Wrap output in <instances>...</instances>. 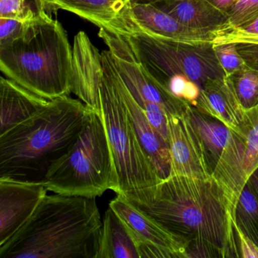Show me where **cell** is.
<instances>
[{
    "instance_id": "1",
    "label": "cell",
    "mask_w": 258,
    "mask_h": 258,
    "mask_svg": "<svg viewBox=\"0 0 258 258\" xmlns=\"http://www.w3.org/2000/svg\"><path fill=\"white\" fill-rule=\"evenodd\" d=\"M102 228L96 198L46 195L0 258H96Z\"/></svg>"
},
{
    "instance_id": "2",
    "label": "cell",
    "mask_w": 258,
    "mask_h": 258,
    "mask_svg": "<svg viewBox=\"0 0 258 258\" xmlns=\"http://www.w3.org/2000/svg\"><path fill=\"white\" fill-rule=\"evenodd\" d=\"M134 205L186 246L204 241L221 250L225 258L239 257L233 219L214 179L170 176L158 184L149 201Z\"/></svg>"
},
{
    "instance_id": "3",
    "label": "cell",
    "mask_w": 258,
    "mask_h": 258,
    "mask_svg": "<svg viewBox=\"0 0 258 258\" xmlns=\"http://www.w3.org/2000/svg\"><path fill=\"white\" fill-rule=\"evenodd\" d=\"M91 111L82 101L61 96L0 136V179L43 182L50 167L73 147Z\"/></svg>"
},
{
    "instance_id": "4",
    "label": "cell",
    "mask_w": 258,
    "mask_h": 258,
    "mask_svg": "<svg viewBox=\"0 0 258 258\" xmlns=\"http://www.w3.org/2000/svg\"><path fill=\"white\" fill-rule=\"evenodd\" d=\"M7 78L45 99L72 93V50L67 34L50 16L30 22L25 33L0 47Z\"/></svg>"
},
{
    "instance_id": "5",
    "label": "cell",
    "mask_w": 258,
    "mask_h": 258,
    "mask_svg": "<svg viewBox=\"0 0 258 258\" xmlns=\"http://www.w3.org/2000/svg\"><path fill=\"white\" fill-rule=\"evenodd\" d=\"M101 117L112 155L117 188L114 192L134 204L149 201L161 182L143 151L117 88L109 51L102 52Z\"/></svg>"
},
{
    "instance_id": "6",
    "label": "cell",
    "mask_w": 258,
    "mask_h": 258,
    "mask_svg": "<svg viewBox=\"0 0 258 258\" xmlns=\"http://www.w3.org/2000/svg\"><path fill=\"white\" fill-rule=\"evenodd\" d=\"M48 191L97 198L117 188L112 155L103 120L92 110L76 143L49 169L43 180Z\"/></svg>"
},
{
    "instance_id": "7",
    "label": "cell",
    "mask_w": 258,
    "mask_h": 258,
    "mask_svg": "<svg viewBox=\"0 0 258 258\" xmlns=\"http://www.w3.org/2000/svg\"><path fill=\"white\" fill-rule=\"evenodd\" d=\"M140 64L165 88L175 76H185L201 89L210 80L226 78L213 41H184L141 32L123 34Z\"/></svg>"
},
{
    "instance_id": "8",
    "label": "cell",
    "mask_w": 258,
    "mask_h": 258,
    "mask_svg": "<svg viewBox=\"0 0 258 258\" xmlns=\"http://www.w3.org/2000/svg\"><path fill=\"white\" fill-rule=\"evenodd\" d=\"M99 35L108 46L117 74L137 103L147 100L158 104L167 115L185 114L188 102L176 98L151 78L123 36L103 28Z\"/></svg>"
},
{
    "instance_id": "9",
    "label": "cell",
    "mask_w": 258,
    "mask_h": 258,
    "mask_svg": "<svg viewBox=\"0 0 258 258\" xmlns=\"http://www.w3.org/2000/svg\"><path fill=\"white\" fill-rule=\"evenodd\" d=\"M129 228L140 258H186V243L120 195L110 202Z\"/></svg>"
},
{
    "instance_id": "10",
    "label": "cell",
    "mask_w": 258,
    "mask_h": 258,
    "mask_svg": "<svg viewBox=\"0 0 258 258\" xmlns=\"http://www.w3.org/2000/svg\"><path fill=\"white\" fill-rule=\"evenodd\" d=\"M47 191L43 182L0 179V245L31 218Z\"/></svg>"
},
{
    "instance_id": "11",
    "label": "cell",
    "mask_w": 258,
    "mask_h": 258,
    "mask_svg": "<svg viewBox=\"0 0 258 258\" xmlns=\"http://www.w3.org/2000/svg\"><path fill=\"white\" fill-rule=\"evenodd\" d=\"M141 32L150 35L184 40L213 41L217 34L184 26L167 13L144 0H132L123 28L116 34Z\"/></svg>"
},
{
    "instance_id": "12",
    "label": "cell",
    "mask_w": 258,
    "mask_h": 258,
    "mask_svg": "<svg viewBox=\"0 0 258 258\" xmlns=\"http://www.w3.org/2000/svg\"><path fill=\"white\" fill-rule=\"evenodd\" d=\"M103 66L102 52L85 33L75 37L72 51V93L101 115L100 84Z\"/></svg>"
},
{
    "instance_id": "13",
    "label": "cell",
    "mask_w": 258,
    "mask_h": 258,
    "mask_svg": "<svg viewBox=\"0 0 258 258\" xmlns=\"http://www.w3.org/2000/svg\"><path fill=\"white\" fill-rule=\"evenodd\" d=\"M170 176L212 179L194 133L183 116L167 115Z\"/></svg>"
},
{
    "instance_id": "14",
    "label": "cell",
    "mask_w": 258,
    "mask_h": 258,
    "mask_svg": "<svg viewBox=\"0 0 258 258\" xmlns=\"http://www.w3.org/2000/svg\"><path fill=\"white\" fill-rule=\"evenodd\" d=\"M112 66L117 88L124 102L128 117L137 139L145 153L153 164L160 179L164 180L170 175V155L168 143L152 127L144 111L123 84L113 62Z\"/></svg>"
},
{
    "instance_id": "15",
    "label": "cell",
    "mask_w": 258,
    "mask_h": 258,
    "mask_svg": "<svg viewBox=\"0 0 258 258\" xmlns=\"http://www.w3.org/2000/svg\"><path fill=\"white\" fill-rule=\"evenodd\" d=\"M48 13L71 12L111 32L123 28L132 0H44Z\"/></svg>"
},
{
    "instance_id": "16",
    "label": "cell",
    "mask_w": 258,
    "mask_h": 258,
    "mask_svg": "<svg viewBox=\"0 0 258 258\" xmlns=\"http://www.w3.org/2000/svg\"><path fill=\"white\" fill-rule=\"evenodd\" d=\"M184 26L220 34L229 28V16L207 0H144Z\"/></svg>"
},
{
    "instance_id": "17",
    "label": "cell",
    "mask_w": 258,
    "mask_h": 258,
    "mask_svg": "<svg viewBox=\"0 0 258 258\" xmlns=\"http://www.w3.org/2000/svg\"><path fill=\"white\" fill-rule=\"evenodd\" d=\"M0 136L8 133L40 112L49 104L45 99L10 78L0 81Z\"/></svg>"
},
{
    "instance_id": "18",
    "label": "cell",
    "mask_w": 258,
    "mask_h": 258,
    "mask_svg": "<svg viewBox=\"0 0 258 258\" xmlns=\"http://www.w3.org/2000/svg\"><path fill=\"white\" fill-rule=\"evenodd\" d=\"M196 108L239 132L244 123V110L226 78L210 80L201 89Z\"/></svg>"
},
{
    "instance_id": "19",
    "label": "cell",
    "mask_w": 258,
    "mask_h": 258,
    "mask_svg": "<svg viewBox=\"0 0 258 258\" xmlns=\"http://www.w3.org/2000/svg\"><path fill=\"white\" fill-rule=\"evenodd\" d=\"M96 258H140L129 228L110 207L105 211L102 222Z\"/></svg>"
},
{
    "instance_id": "20",
    "label": "cell",
    "mask_w": 258,
    "mask_h": 258,
    "mask_svg": "<svg viewBox=\"0 0 258 258\" xmlns=\"http://www.w3.org/2000/svg\"><path fill=\"white\" fill-rule=\"evenodd\" d=\"M238 134L244 141L243 178L246 180L258 167V105L244 111V123Z\"/></svg>"
},
{
    "instance_id": "21",
    "label": "cell",
    "mask_w": 258,
    "mask_h": 258,
    "mask_svg": "<svg viewBox=\"0 0 258 258\" xmlns=\"http://www.w3.org/2000/svg\"><path fill=\"white\" fill-rule=\"evenodd\" d=\"M226 80L244 111L258 105V72L245 66L226 76Z\"/></svg>"
},
{
    "instance_id": "22",
    "label": "cell",
    "mask_w": 258,
    "mask_h": 258,
    "mask_svg": "<svg viewBox=\"0 0 258 258\" xmlns=\"http://www.w3.org/2000/svg\"><path fill=\"white\" fill-rule=\"evenodd\" d=\"M46 16L50 14L44 0H0V18L33 22Z\"/></svg>"
},
{
    "instance_id": "23",
    "label": "cell",
    "mask_w": 258,
    "mask_h": 258,
    "mask_svg": "<svg viewBox=\"0 0 258 258\" xmlns=\"http://www.w3.org/2000/svg\"><path fill=\"white\" fill-rule=\"evenodd\" d=\"M228 16L229 28L226 31L247 26L258 18V0H238Z\"/></svg>"
},
{
    "instance_id": "24",
    "label": "cell",
    "mask_w": 258,
    "mask_h": 258,
    "mask_svg": "<svg viewBox=\"0 0 258 258\" xmlns=\"http://www.w3.org/2000/svg\"><path fill=\"white\" fill-rule=\"evenodd\" d=\"M214 50L226 76L245 67L235 43H213Z\"/></svg>"
},
{
    "instance_id": "25",
    "label": "cell",
    "mask_w": 258,
    "mask_h": 258,
    "mask_svg": "<svg viewBox=\"0 0 258 258\" xmlns=\"http://www.w3.org/2000/svg\"><path fill=\"white\" fill-rule=\"evenodd\" d=\"M138 104L144 111L148 120L154 130L168 143V117L164 108L155 102L147 100L141 101Z\"/></svg>"
},
{
    "instance_id": "26",
    "label": "cell",
    "mask_w": 258,
    "mask_h": 258,
    "mask_svg": "<svg viewBox=\"0 0 258 258\" xmlns=\"http://www.w3.org/2000/svg\"><path fill=\"white\" fill-rule=\"evenodd\" d=\"M30 22L0 18V47L7 46L25 33Z\"/></svg>"
},
{
    "instance_id": "27",
    "label": "cell",
    "mask_w": 258,
    "mask_h": 258,
    "mask_svg": "<svg viewBox=\"0 0 258 258\" xmlns=\"http://www.w3.org/2000/svg\"><path fill=\"white\" fill-rule=\"evenodd\" d=\"M258 43V34L246 32L240 28L224 31L217 34L213 43Z\"/></svg>"
},
{
    "instance_id": "28",
    "label": "cell",
    "mask_w": 258,
    "mask_h": 258,
    "mask_svg": "<svg viewBox=\"0 0 258 258\" xmlns=\"http://www.w3.org/2000/svg\"><path fill=\"white\" fill-rule=\"evenodd\" d=\"M235 43L244 66L258 72V43L245 42Z\"/></svg>"
},
{
    "instance_id": "29",
    "label": "cell",
    "mask_w": 258,
    "mask_h": 258,
    "mask_svg": "<svg viewBox=\"0 0 258 258\" xmlns=\"http://www.w3.org/2000/svg\"><path fill=\"white\" fill-rule=\"evenodd\" d=\"M234 226L239 257L258 258V247L256 244L244 235L237 226Z\"/></svg>"
},
{
    "instance_id": "30",
    "label": "cell",
    "mask_w": 258,
    "mask_h": 258,
    "mask_svg": "<svg viewBox=\"0 0 258 258\" xmlns=\"http://www.w3.org/2000/svg\"><path fill=\"white\" fill-rule=\"evenodd\" d=\"M207 1L227 15L228 13L232 10V7L238 2V0H207Z\"/></svg>"
},
{
    "instance_id": "31",
    "label": "cell",
    "mask_w": 258,
    "mask_h": 258,
    "mask_svg": "<svg viewBox=\"0 0 258 258\" xmlns=\"http://www.w3.org/2000/svg\"><path fill=\"white\" fill-rule=\"evenodd\" d=\"M240 29L243 30V31H246V32L258 34V18L256 20L247 25V26L240 28Z\"/></svg>"
}]
</instances>
